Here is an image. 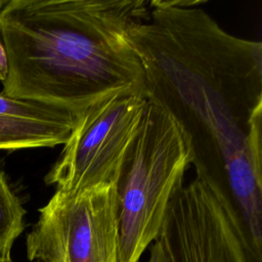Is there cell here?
I'll return each mask as SVG.
<instances>
[{
    "label": "cell",
    "mask_w": 262,
    "mask_h": 262,
    "mask_svg": "<svg viewBox=\"0 0 262 262\" xmlns=\"http://www.w3.org/2000/svg\"><path fill=\"white\" fill-rule=\"evenodd\" d=\"M189 166L190 154L178 126L163 108L147 99L116 182L120 262H139L156 239Z\"/></svg>",
    "instance_id": "obj_3"
},
{
    "label": "cell",
    "mask_w": 262,
    "mask_h": 262,
    "mask_svg": "<svg viewBox=\"0 0 262 262\" xmlns=\"http://www.w3.org/2000/svg\"><path fill=\"white\" fill-rule=\"evenodd\" d=\"M37 262H120L116 184L76 192L56 190L26 237Z\"/></svg>",
    "instance_id": "obj_6"
},
{
    "label": "cell",
    "mask_w": 262,
    "mask_h": 262,
    "mask_svg": "<svg viewBox=\"0 0 262 262\" xmlns=\"http://www.w3.org/2000/svg\"><path fill=\"white\" fill-rule=\"evenodd\" d=\"M0 262H13V261H12V259L10 258V259H6V260H0Z\"/></svg>",
    "instance_id": "obj_12"
},
{
    "label": "cell",
    "mask_w": 262,
    "mask_h": 262,
    "mask_svg": "<svg viewBox=\"0 0 262 262\" xmlns=\"http://www.w3.org/2000/svg\"><path fill=\"white\" fill-rule=\"evenodd\" d=\"M0 260H1V259H0Z\"/></svg>",
    "instance_id": "obj_13"
},
{
    "label": "cell",
    "mask_w": 262,
    "mask_h": 262,
    "mask_svg": "<svg viewBox=\"0 0 262 262\" xmlns=\"http://www.w3.org/2000/svg\"><path fill=\"white\" fill-rule=\"evenodd\" d=\"M26 210L0 170V259L11 258L15 239L25 229Z\"/></svg>",
    "instance_id": "obj_8"
},
{
    "label": "cell",
    "mask_w": 262,
    "mask_h": 262,
    "mask_svg": "<svg viewBox=\"0 0 262 262\" xmlns=\"http://www.w3.org/2000/svg\"><path fill=\"white\" fill-rule=\"evenodd\" d=\"M152 243L165 262H262V248L236 210L196 176L171 200Z\"/></svg>",
    "instance_id": "obj_4"
},
{
    "label": "cell",
    "mask_w": 262,
    "mask_h": 262,
    "mask_svg": "<svg viewBox=\"0 0 262 262\" xmlns=\"http://www.w3.org/2000/svg\"><path fill=\"white\" fill-rule=\"evenodd\" d=\"M150 248H149V257L147 259V261L145 262H165L163 259V256L160 252V250L158 249V247L156 246L155 243L150 244Z\"/></svg>",
    "instance_id": "obj_10"
},
{
    "label": "cell",
    "mask_w": 262,
    "mask_h": 262,
    "mask_svg": "<svg viewBox=\"0 0 262 262\" xmlns=\"http://www.w3.org/2000/svg\"><path fill=\"white\" fill-rule=\"evenodd\" d=\"M199 1H149L130 33L148 100L178 126L195 176L214 185L262 248V43L236 37Z\"/></svg>",
    "instance_id": "obj_1"
},
{
    "label": "cell",
    "mask_w": 262,
    "mask_h": 262,
    "mask_svg": "<svg viewBox=\"0 0 262 262\" xmlns=\"http://www.w3.org/2000/svg\"><path fill=\"white\" fill-rule=\"evenodd\" d=\"M78 115L38 101L0 93V150L63 144Z\"/></svg>",
    "instance_id": "obj_7"
},
{
    "label": "cell",
    "mask_w": 262,
    "mask_h": 262,
    "mask_svg": "<svg viewBox=\"0 0 262 262\" xmlns=\"http://www.w3.org/2000/svg\"><path fill=\"white\" fill-rule=\"evenodd\" d=\"M146 0H8L0 37L8 57L2 92L75 115L117 93H145L131 31Z\"/></svg>",
    "instance_id": "obj_2"
},
{
    "label": "cell",
    "mask_w": 262,
    "mask_h": 262,
    "mask_svg": "<svg viewBox=\"0 0 262 262\" xmlns=\"http://www.w3.org/2000/svg\"><path fill=\"white\" fill-rule=\"evenodd\" d=\"M146 101L145 93L121 92L78 115L45 183L64 192L116 184Z\"/></svg>",
    "instance_id": "obj_5"
},
{
    "label": "cell",
    "mask_w": 262,
    "mask_h": 262,
    "mask_svg": "<svg viewBox=\"0 0 262 262\" xmlns=\"http://www.w3.org/2000/svg\"><path fill=\"white\" fill-rule=\"evenodd\" d=\"M6 1H7V0H0V10H1L2 7L4 6V4L6 3Z\"/></svg>",
    "instance_id": "obj_11"
},
{
    "label": "cell",
    "mask_w": 262,
    "mask_h": 262,
    "mask_svg": "<svg viewBox=\"0 0 262 262\" xmlns=\"http://www.w3.org/2000/svg\"><path fill=\"white\" fill-rule=\"evenodd\" d=\"M8 75V57L0 37V81L4 82Z\"/></svg>",
    "instance_id": "obj_9"
}]
</instances>
